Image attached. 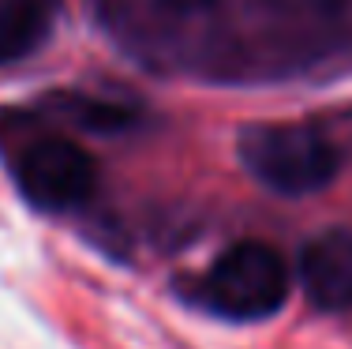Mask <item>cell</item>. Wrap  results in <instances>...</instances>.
Returning a JSON list of instances; mask_svg holds the SVG:
<instances>
[{
  "label": "cell",
  "instance_id": "2",
  "mask_svg": "<svg viewBox=\"0 0 352 349\" xmlns=\"http://www.w3.org/2000/svg\"><path fill=\"white\" fill-rule=\"evenodd\" d=\"M292 293V271L266 240H236L199 278V304L221 319L258 323L281 312Z\"/></svg>",
  "mask_w": 352,
  "mask_h": 349
},
{
  "label": "cell",
  "instance_id": "8",
  "mask_svg": "<svg viewBox=\"0 0 352 349\" xmlns=\"http://www.w3.org/2000/svg\"><path fill=\"white\" fill-rule=\"evenodd\" d=\"M311 4L318 8V12H345L352 0H311Z\"/></svg>",
  "mask_w": 352,
  "mask_h": 349
},
{
  "label": "cell",
  "instance_id": "6",
  "mask_svg": "<svg viewBox=\"0 0 352 349\" xmlns=\"http://www.w3.org/2000/svg\"><path fill=\"white\" fill-rule=\"evenodd\" d=\"M64 109L75 124H82L90 131H120L139 120L135 109H124L116 102H98V98H72V102H64Z\"/></svg>",
  "mask_w": 352,
  "mask_h": 349
},
{
  "label": "cell",
  "instance_id": "1",
  "mask_svg": "<svg viewBox=\"0 0 352 349\" xmlns=\"http://www.w3.org/2000/svg\"><path fill=\"white\" fill-rule=\"evenodd\" d=\"M236 154L263 188L289 199L330 188L341 173V151L311 124H251L240 131Z\"/></svg>",
  "mask_w": 352,
  "mask_h": 349
},
{
  "label": "cell",
  "instance_id": "7",
  "mask_svg": "<svg viewBox=\"0 0 352 349\" xmlns=\"http://www.w3.org/2000/svg\"><path fill=\"white\" fill-rule=\"evenodd\" d=\"M154 4L173 15H199V12H210L217 0H154Z\"/></svg>",
  "mask_w": 352,
  "mask_h": 349
},
{
  "label": "cell",
  "instance_id": "5",
  "mask_svg": "<svg viewBox=\"0 0 352 349\" xmlns=\"http://www.w3.org/2000/svg\"><path fill=\"white\" fill-rule=\"evenodd\" d=\"M56 23V0H0V64L27 61L45 45Z\"/></svg>",
  "mask_w": 352,
  "mask_h": 349
},
{
  "label": "cell",
  "instance_id": "4",
  "mask_svg": "<svg viewBox=\"0 0 352 349\" xmlns=\"http://www.w3.org/2000/svg\"><path fill=\"white\" fill-rule=\"evenodd\" d=\"M296 282L307 304L326 315L352 308V229L333 226L300 248Z\"/></svg>",
  "mask_w": 352,
  "mask_h": 349
},
{
  "label": "cell",
  "instance_id": "3",
  "mask_svg": "<svg viewBox=\"0 0 352 349\" xmlns=\"http://www.w3.org/2000/svg\"><path fill=\"white\" fill-rule=\"evenodd\" d=\"M15 180H19V192L27 195V203L49 214H64L79 211L98 192V162L75 139L49 136L19 154Z\"/></svg>",
  "mask_w": 352,
  "mask_h": 349
}]
</instances>
